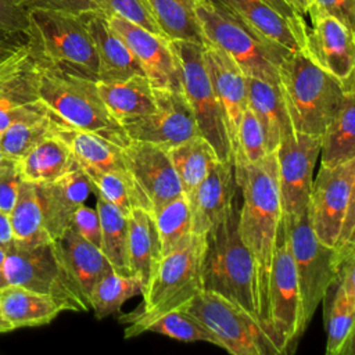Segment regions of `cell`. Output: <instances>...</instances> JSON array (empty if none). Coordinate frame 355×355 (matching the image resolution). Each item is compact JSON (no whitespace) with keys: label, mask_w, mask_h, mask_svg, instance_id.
Segmentation results:
<instances>
[{"label":"cell","mask_w":355,"mask_h":355,"mask_svg":"<svg viewBox=\"0 0 355 355\" xmlns=\"http://www.w3.org/2000/svg\"><path fill=\"white\" fill-rule=\"evenodd\" d=\"M239 208L236 196L222 220L204 236L201 286L268 323L257 263L239 233Z\"/></svg>","instance_id":"cell-1"},{"label":"cell","mask_w":355,"mask_h":355,"mask_svg":"<svg viewBox=\"0 0 355 355\" xmlns=\"http://www.w3.org/2000/svg\"><path fill=\"white\" fill-rule=\"evenodd\" d=\"M234 175L241 191L239 233L255 259L259 288L266 309L270 263L283 219L276 153H268L255 164L243 165Z\"/></svg>","instance_id":"cell-2"},{"label":"cell","mask_w":355,"mask_h":355,"mask_svg":"<svg viewBox=\"0 0 355 355\" xmlns=\"http://www.w3.org/2000/svg\"><path fill=\"white\" fill-rule=\"evenodd\" d=\"M279 86L294 132L322 137L347 90L305 50L290 53L279 67Z\"/></svg>","instance_id":"cell-3"},{"label":"cell","mask_w":355,"mask_h":355,"mask_svg":"<svg viewBox=\"0 0 355 355\" xmlns=\"http://www.w3.org/2000/svg\"><path fill=\"white\" fill-rule=\"evenodd\" d=\"M42 61L37 94L39 101L61 122L100 135L123 147L130 139L104 105L97 80L76 71Z\"/></svg>","instance_id":"cell-4"},{"label":"cell","mask_w":355,"mask_h":355,"mask_svg":"<svg viewBox=\"0 0 355 355\" xmlns=\"http://www.w3.org/2000/svg\"><path fill=\"white\" fill-rule=\"evenodd\" d=\"M204 44L225 51L247 75L279 85V67L290 54L259 37L216 0H196Z\"/></svg>","instance_id":"cell-5"},{"label":"cell","mask_w":355,"mask_h":355,"mask_svg":"<svg viewBox=\"0 0 355 355\" xmlns=\"http://www.w3.org/2000/svg\"><path fill=\"white\" fill-rule=\"evenodd\" d=\"M233 355H280L290 352L273 329L230 300L200 290L184 306Z\"/></svg>","instance_id":"cell-6"},{"label":"cell","mask_w":355,"mask_h":355,"mask_svg":"<svg viewBox=\"0 0 355 355\" xmlns=\"http://www.w3.org/2000/svg\"><path fill=\"white\" fill-rule=\"evenodd\" d=\"M283 222L295 266L304 322L308 326L343 261L355 254V247L336 248L323 244L313 233L308 209L294 216H283Z\"/></svg>","instance_id":"cell-7"},{"label":"cell","mask_w":355,"mask_h":355,"mask_svg":"<svg viewBox=\"0 0 355 355\" xmlns=\"http://www.w3.org/2000/svg\"><path fill=\"white\" fill-rule=\"evenodd\" d=\"M204 237L191 234L184 243L162 255L147 286L141 291V305L121 319L146 318L184 308L202 290L201 257Z\"/></svg>","instance_id":"cell-8"},{"label":"cell","mask_w":355,"mask_h":355,"mask_svg":"<svg viewBox=\"0 0 355 355\" xmlns=\"http://www.w3.org/2000/svg\"><path fill=\"white\" fill-rule=\"evenodd\" d=\"M26 37L43 61L97 80L96 50L82 17L31 8Z\"/></svg>","instance_id":"cell-9"},{"label":"cell","mask_w":355,"mask_h":355,"mask_svg":"<svg viewBox=\"0 0 355 355\" xmlns=\"http://www.w3.org/2000/svg\"><path fill=\"white\" fill-rule=\"evenodd\" d=\"M6 286H21L55 298L65 311L85 312L89 304L68 275L54 241L36 245L12 244L3 262Z\"/></svg>","instance_id":"cell-10"},{"label":"cell","mask_w":355,"mask_h":355,"mask_svg":"<svg viewBox=\"0 0 355 355\" xmlns=\"http://www.w3.org/2000/svg\"><path fill=\"white\" fill-rule=\"evenodd\" d=\"M169 44L180 90L189 101L200 135L212 146L219 161H233L220 104L204 60V44L189 40H169Z\"/></svg>","instance_id":"cell-11"},{"label":"cell","mask_w":355,"mask_h":355,"mask_svg":"<svg viewBox=\"0 0 355 355\" xmlns=\"http://www.w3.org/2000/svg\"><path fill=\"white\" fill-rule=\"evenodd\" d=\"M268 323L291 352L308 327L304 322L300 287L284 222L282 219L270 263L266 301Z\"/></svg>","instance_id":"cell-12"},{"label":"cell","mask_w":355,"mask_h":355,"mask_svg":"<svg viewBox=\"0 0 355 355\" xmlns=\"http://www.w3.org/2000/svg\"><path fill=\"white\" fill-rule=\"evenodd\" d=\"M354 190L355 159L336 166L320 165L306 209L313 233L323 244L336 245L345 212L355 201Z\"/></svg>","instance_id":"cell-13"},{"label":"cell","mask_w":355,"mask_h":355,"mask_svg":"<svg viewBox=\"0 0 355 355\" xmlns=\"http://www.w3.org/2000/svg\"><path fill=\"white\" fill-rule=\"evenodd\" d=\"M275 153L283 216L298 215L308 208L320 139L291 132L282 137Z\"/></svg>","instance_id":"cell-14"},{"label":"cell","mask_w":355,"mask_h":355,"mask_svg":"<svg viewBox=\"0 0 355 355\" xmlns=\"http://www.w3.org/2000/svg\"><path fill=\"white\" fill-rule=\"evenodd\" d=\"M268 43L288 53L305 50L304 15L284 0H216Z\"/></svg>","instance_id":"cell-15"},{"label":"cell","mask_w":355,"mask_h":355,"mask_svg":"<svg viewBox=\"0 0 355 355\" xmlns=\"http://www.w3.org/2000/svg\"><path fill=\"white\" fill-rule=\"evenodd\" d=\"M155 110L126 125L130 140L148 141L171 148L196 136H201L193 111L182 90L154 89Z\"/></svg>","instance_id":"cell-16"},{"label":"cell","mask_w":355,"mask_h":355,"mask_svg":"<svg viewBox=\"0 0 355 355\" xmlns=\"http://www.w3.org/2000/svg\"><path fill=\"white\" fill-rule=\"evenodd\" d=\"M40 57L28 37L0 61V133L18 118L40 108Z\"/></svg>","instance_id":"cell-17"},{"label":"cell","mask_w":355,"mask_h":355,"mask_svg":"<svg viewBox=\"0 0 355 355\" xmlns=\"http://www.w3.org/2000/svg\"><path fill=\"white\" fill-rule=\"evenodd\" d=\"M126 171L148 202L150 211L183 194L178 173L168 150L140 140H130L122 147Z\"/></svg>","instance_id":"cell-18"},{"label":"cell","mask_w":355,"mask_h":355,"mask_svg":"<svg viewBox=\"0 0 355 355\" xmlns=\"http://www.w3.org/2000/svg\"><path fill=\"white\" fill-rule=\"evenodd\" d=\"M312 28H308L305 51L324 71L347 87H354L355 35L337 18L308 12Z\"/></svg>","instance_id":"cell-19"},{"label":"cell","mask_w":355,"mask_h":355,"mask_svg":"<svg viewBox=\"0 0 355 355\" xmlns=\"http://www.w3.org/2000/svg\"><path fill=\"white\" fill-rule=\"evenodd\" d=\"M108 21L126 43L154 89L180 90L176 61L168 39L116 15H108Z\"/></svg>","instance_id":"cell-20"},{"label":"cell","mask_w":355,"mask_h":355,"mask_svg":"<svg viewBox=\"0 0 355 355\" xmlns=\"http://www.w3.org/2000/svg\"><path fill=\"white\" fill-rule=\"evenodd\" d=\"M355 254L348 255L326 291V352L329 355H348L354 352L355 323Z\"/></svg>","instance_id":"cell-21"},{"label":"cell","mask_w":355,"mask_h":355,"mask_svg":"<svg viewBox=\"0 0 355 355\" xmlns=\"http://www.w3.org/2000/svg\"><path fill=\"white\" fill-rule=\"evenodd\" d=\"M204 60L220 104L233 157L237 129L247 108V75L225 51L212 44H204Z\"/></svg>","instance_id":"cell-22"},{"label":"cell","mask_w":355,"mask_h":355,"mask_svg":"<svg viewBox=\"0 0 355 355\" xmlns=\"http://www.w3.org/2000/svg\"><path fill=\"white\" fill-rule=\"evenodd\" d=\"M237 190L233 161L218 159L189 200L193 234L204 237L216 226L232 207Z\"/></svg>","instance_id":"cell-23"},{"label":"cell","mask_w":355,"mask_h":355,"mask_svg":"<svg viewBox=\"0 0 355 355\" xmlns=\"http://www.w3.org/2000/svg\"><path fill=\"white\" fill-rule=\"evenodd\" d=\"M36 189L44 229L51 240H57L68 229L75 209L89 198L92 183L76 164L60 179L36 184Z\"/></svg>","instance_id":"cell-24"},{"label":"cell","mask_w":355,"mask_h":355,"mask_svg":"<svg viewBox=\"0 0 355 355\" xmlns=\"http://www.w3.org/2000/svg\"><path fill=\"white\" fill-rule=\"evenodd\" d=\"M80 17L96 50L98 82L123 80L133 75H144L126 43L110 25L105 12H89Z\"/></svg>","instance_id":"cell-25"},{"label":"cell","mask_w":355,"mask_h":355,"mask_svg":"<svg viewBox=\"0 0 355 355\" xmlns=\"http://www.w3.org/2000/svg\"><path fill=\"white\" fill-rule=\"evenodd\" d=\"M247 107L254 112L262 128L268 153H275L282 137L294 132L280 86L247 76Z\"/></svg>","instance_id":"cell-26"},{"label":"cell","mask_w":355,"mask_h":355,"mask_svg":"<svg viewBox=\"0 0 355 355\" xmlns=\"http://www.w3.org/2000/svg\"><path fill=\"white\" fill-rule=\"evenodd\" d=\"M97 90L108 112L122 126L155 110L154 87L141 73L123 80H97Z\"/></svg>","instance_id":"cell-27"},{"label":"cell","mask_w":355,"mask_h":355,"mask_svg":"<svg viewBox=\"0 0 355 355\" xmlns=\"http://www.w3.org/2000/svg\"><path fill=\"white\" fill-rule=\"evenodd\" d=\"M53 241L68 275L89 304L90 291L110 262L100 247L85 240L69 227Z\"/></svg>","instance_id":"cell-28"},{"label":"cell","mask_w":355,"mask_h":355,"mask_svg":"<svg viewBox=\"0 0 355 355\" xmlns=\"http://www.w3.org/2000/svg\"><path fill=\"white\" fill-rule=\"evenodd\" d=\"M15 162L22 180L35 184L57 180L76 165L68 146L54 130L32 146Z\"/></svg>","instance_id":"cell-29"},{"label":"cell","mask_w":355,"mask_h":355,"mask_svg":"<svg viewBox=\"0 0 355 355\" xmlns=\"http://www.w3.org/2000/svg\"><path fill=\"white\" fill-rule=\"evenodd\" d=\"M0 306L12 329L49 324L65 311L55 298L12 284L0 288Z\"/></svg>","instance_id":"cell-30"},{"label":"cell","mask_w":355,"mask_h":355,"mask_svg":"<svg viewBox=\"0 0 355 355\" xmlns=\"http://www.w3.org/2000/svg\"><path fill=\"white\" fill-rule=\"evenodd\" d=\"M54 133L68 146L75 162L80 168L100 171H125L122 147L97 133L69 126L58 119Z\"/></svg>","instance_id":"cell-31"},{"label":"cell","mask_w":355,"mask_h":355,"mask_svg":"<svg viewBox=\"0 0 355 355\" xmlns=\"http://www.w3.org/2000/svg\"><path fill=\"white\" fill-rule=\"evenodd\" d=\"M159 258V243L150 211L133 208L128 216V269L143 288Z\"/></svg>","instance_id":"cell-32"},{"label":"cell","mask_w":355,"mask_h":355,"mask_svg":"<svg viewBox=\"0 0 355 355\" xmlns=\"http://www.w3.org/2000/svg\"><path fill=\"white\" fill-rule=\"evenodd\" d=\"M121 320L128 323L125 329L126 338L136 337L144 331H151L171 337L178 341H204L216 345V340L214 338V336L184 308L172 309L146 318H129Z\"/></svg>","instance_id":"cell-33"},{"label":"cell","mask_w":355,"mask_h":355,"mask_svg":"<svg viewBox=\"0 0 355 355\" xmlns=\"http://www.w3.org/2000/svg\"><path fill=\"white\" fill-rule=\"evenodd\" d=\"M320 165L336 166L355 159V96L345 92L333 119L320 137Z\"/></svg>","instance_id":"cell-34"},{"label":"cell","mask_w":355,"mask_h":355,"mask_svg":"<svg viewBox=\"0 0 355 355\" xmlns=\"http://www.w3.org/2000/svg\"><path fill=\"white\" fill-rule=\"evenodd\" d=\"M168 154L178 173L182 191L190 200L218 161L216 153L202 136H196L168 148Z\"/></svg>","instance_id":"cell-35"},{"label":"cell","mask_w":355,"mask_h":355,"mask_svg":"<svg viewBox=\"0 0 355 355\" xmlns=\"http://www.w3.org/2000/svg\"><path fill=\"white\" fill-rule=\"evenodd\" d=\"M168 40H189L204 44L196 15V0H143Z\"/></svg>","instance_id":"cell-36"},{"label":"cell","mask_w":355,"mask_h":355,"mask_svg":"<svg viewBox=\"0 0 355 355\" xmlns=\"http://www.w3.org/2000/svg\"><path fill=\"white\" fill-rule=\"evenodd\" d=\"M58 119L44 107L18 118L0 133V150L7 159L18 161L39 140L53 133Z\"/></svg>","instance_id":"cell-37"},{"label":"cell","mask_w":355,"mask_h":355,"mask_svg":"<svg viewBox=\"0 0 355 355\" xmlns=\"http://www.w3.org/2000/svg\"><path fill=\"white\" fill-rule=\"evenodd\" d=\"M12 239L17 245H36L51 241L44 225L35 183L22 180L17 200L10 211Z\"/></svg>","instance_id":"cell-38"},{"label":"cell","mask_w":355,"mask_h":355,"mask_svg":"<svg viewBox=\"0 0 355 355\" xmlns=\"http://www.w3.org/2000/svg\"><path fill=\"white\" fill-rule=\"evenodd\" d=\"M141 283L128 273L116 272L108 265L96 280L90 295L89 306L97 319L116 313L132 297L141 294Z\"/></svg>","instance_id":"cell-39"},{"label":"cell","mask_w":355,"mask_h":355,"mask_svg":"<svg viewBox=\"0 0 355 355\" xmlns=\"http://www.w3.org/2000/svg\"><path fill=\"white\" fill-rule=\"evenodd\" d=\"M96 211L101 232L100 250L116 272L130 275L128 269V216L98 194H96Z\"/></svg>","instance_id":"cell-40"},{"label":"cell","mask_w":355,"mask_h":355,"mask_svg":"<svg viewBox=\"0 0 355 355\" xmlns=\"http://www.w3.org/2000/svg\"><path fill=\"white\" fill-rule=\"evenodd\" d=\"M82 171L92 183V191L115 205L126 216H129L133 208H144L150 211L147 200L140 193L126 169L100 171L96 168H82Z\"/></svg>","instance_id":"cell-41"},{"label":"cell","mask_w":355,"mask_h":355,"mask_svg":"<svg viewBox=\"0 0 355 355\" xmlns=\"http://www.w3.org/2000/svg\"><path fill=\"white\" fill-rule=\"evenodd\" d=\"M150 215L155 226L161 257L179 247L193 234L191 209L184 194L150 211Z\"/></svg>","instance_id":"cell-42"},{"label":"cell","mask_w":355,"mask_h":355,"mask_svg":"<svg viewBox=\"0 0 355 355\" xmlns=\"http://www.w3.org/2000/svg\"><path fill=\"white\" fill-rule=\"evenodd\" d=\"M266 154L268 150L262 128L254 112L247 107L237 129L236 150L233 154L234 172L245 164H255L261 161Z\"/></svg>","instance_id":"cell-43"},{"label":"cell","mask_w":355,"mask_h":355,"mask_svg":"<svg viewBox=\"0 0 355 355\" xmlns=\"http://www.w3.org/2000/svg\"><path fill=\"white\" fill-rule=\"evenodd\" d=\"M107 15L121 17L132 24H136L153 33L161 35V31L146 7L143 0H101Z\"/></svg>","instance_id":"cell-44"},{"label":"cell","mask_w":355,"mask_h":355,"mask_svg":"<svg viewBox=\"0 0 355 355\" xmlns=\"http://www.w3.org/2000/svg\"><path fill=\"white\" fill-rule=\"evenodd\" d=\"M29 11V0H0V32L26 33Z\"/></svg>","instance_id":"cell-45"},{"label":"cell","mask_w":355,"mask_h":355,"mask_svg":"<svg viewBox=\"0 0 355 355\" xmlns=\"http://www.w3.org/2000/svg\"><path fill=\"white\" fill-rule=\"evenodd\" d=\"M68 227L73 230L76 234H79L80 237H83L85 240L100 247L101 232H100V220H98L96 208L87 207L86 204L79 205L72 214Z\"/></svg>","instance_id":"cell-46"},{"label":"cell","mask_w":355,"mask_h":355,"mask_svg":"<svg viewBox=\"0 0 355 355\" xmlns=\"http://www.w3.org/2000/svg\"><path fill=\"white\" fill-rule=\"evenodd\" d=\"M21 182L22 178L17 162L6 158L0 166V211L10 214L17 200Z\"/></svg>","instance_id":"cell-47"},{"label":"cell","mask_w":355,"mask_h":355,"mask_svg":"<svg viewBox=\"0 0 355 355\" xmlns=\"http://www.w3.org/2000/svg\"><path fill=\"white\" fill-rule=\"evenodd\" d=\"M31 8H46L73 15H85L89 12H105L101 0H29Z\"/></svg>","instance_id":"cell-48"},{"label":"cell","mask_w":355,"mask_h":355,"mask_svg":"<svg viewBox=\"0 0 355 355\" xmlns=\"http://www.w3.org/2000/svg\"><path fill=\"white\" fill-rule=\"evenodd\" d=\"M308 12L327 14L341 21L349 29L354 31L355 28V0H311Z\"/></svg>","instance_id":"cell-49"},{"label":"cell","mask_w":355,"mask_h":355,"mask_svg":"<svg viewBox=\"0 0 355 355\" xmlns=\"http://www.w3.org/2000/svg\"><path fill=\"white\" fill-rule=\"evenodd\" d=\"M26 37V33H4L0 32V61L11 54Z\"/></svg>","instance_id":"cell-50"},{"label":"cell","mask_w":355,"mask_h":355,"mask_svg":"<svg viewBox=\"0 0 355 355\" xmlns=\"http://www.w3.org/2000/svg\"><path fill=\"white\" fill-rule=\"evenodd\" d=\"M14 243L12 239V229L10 222V215L0 211V245L7 250Z\"/></svg>","instance_id":"cell-51"},{"label":"cell","mask_w":355,"mask_h":355,"mask_svg":"<svg viewBox=\"0 0 355 355\" xmlns=\"http://www.w3.org/2000/svg\"><path fill=\"white\" fill-rule=\"evenodd\" d=\"M288 6H291L297 12H300L301 15H306L309 6H311V0H284Z\"/></svg>","instance_id":"cell-52"},{"label":"cell","mask_w":355,"mask_h":355,"mask_svg":"<svg viewBox=\"0 0 355 355\" xmlns=\"http://www.w3.org/2000/svg\"><path fill=\"white\" fill-rule=\"evenodd\" d=\"M14 330L11 323L7 320V318L4 316L3 311H1V306H0V333H7V331H11Z\"/></svg>","instance_id":"cell-53"},{"label":"cell","mask_w":355,"mask_h":355,"mask_svg":"<svg viewBox=\"0 0 355 355\" xmlns=\"http://www.w3.org/2000/svg\"><path fill=\"white\" fill-rule=\"evenodd\" d=\"M4 258H6V250L0 245V288H3L6 286L4 276H3V262H4Z\"/></svg>","instance_id":"cell-54"},{"label":"cell","mask_w":355,"mask_h":355,"mask_svg":"<svg viewBox=\"0 0 355 355\" xmlns=\"http://www.w3.org/2000/svg\"><path fill=\"white\" fill-rule=\"evenodd\" d=\"M4 159H6V158H4V155H3V153H1V150H0V166H1V164L4 162Z\"/></svg>","instance_id":"cell-55"}]
</instances>
